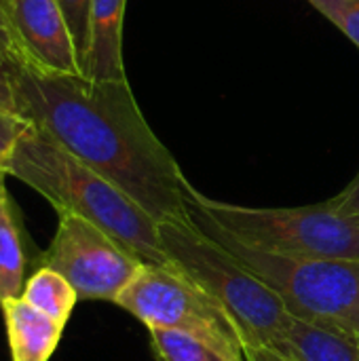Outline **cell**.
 Returning a JSON list of instances; mask_svg holds the SVG:
<instances>
[{"label":"cell","instance_id":"6da1fadb","mask_svg":"<svg viewBox=\"0 0 359 361\" xmlns=\"http://www.w3.org/2000/svg\"><path fill=\"white\" fill-rule=\"evenodd\" d=\"M19 116L110 180L150 218L190 220L188 180L154 135L129 80H95L13 66Z\"/></svg>","mask_w":359,"mask_h":361},{"label":"cell","instance_id":"7a4b0ae2","mask_svg":"<svg viewBox=\"0 0 359 361\" xmlns=\"http://www.w3.org/2000/svg\"><path fill=\"white\" fill-rule=\"evenodd\" d=\"M6 176L44 197L57 214L68 212L95 224L142 264H169L159 222L110 180L80 163L47 131L30 125L15 144Z\"/></svg>","mask_w":359,"mask_h":361},{"label":"cell","instance_id":"3957f363","mask_svg":"<svg viewBox=\"0 0 359 361\" xmlns=\"http://www.w3.org/2000/svg\"><path fill=\"white\" fill-rule=\"evenodd\" d=\"M167 260L209 294L239 326L245 347L275 349L292 313L281 296L190 220L159 224Z\"/></svg>","mask_w":359,"mask_h":361},{"label":"cell","instance_id":"277c9868","mask_svg":"<svg viewBox=\"0 0 359 361\" xmlns=\"http://www.w3.org/2000/svg\"><path fill=\"white\" fill-rule=\"evenodd\" d=\"M188 209L226 237L271 254L359 260V222L330 201L303 207H248L216 201L188 184Z\"/></svg>","mask_w":359,"mask_h":361},{"label":"cell","instance_id":"5b68a950","mask_svg":"<svg viewBox=\"0 0 359 361\" xmlns=\"http://www.w3.org/2000/svg\"><path fill=\"white\" fill-rule=\"evenodd\" d=\"M193 222L271 286L294 317L330 324L359 336V260L298 258L248 247L190 214Z\"/></svg>","mask_w":359,"mask_h":361},{"label":"cell","instance_id":"8992f818","mask_svg":"<svg viewBox=\"0 0 359 361\" xmlns=\"http://www.w3.org/2000/svg\"><path fill=\"white\" fill-rule=\"evenodd\" d=\"M114 305L146 328L178 330L203 341L231 361H248V347L235 319L171 262L142 264Z\"/></svg>","mask_w":359,"mask_h":361},{"label":"cell","instance_id":"52a82bcc","mask_svg":"<svg viewBox=\"0 0 359 361\" xmlns=\"http://www.w3.org/2000/svg\"><path fill=\"white\" fill-rule=\"evenodd\" d=\"M42 267L66 277L78 300L114 302L142 262L116 239L80 216L61 212Z\"/></svg>","mask_w":359,"mask_h":361},{"label":"cell","instance_id":"ba28073f","mask_svg":"<svg viewBox=\"0 0 359 361\" xmlns=\"http://www.w3.org/2000/svg\"><path fill=\"white\" fill-rule=\"evenodd\" d=\"M6 6L28 66L57 74H83L57 0H6Z\"/></svg>","mask_w":359,"mask_h":361},{"label":"cell","instance_id":"9c48e42d","mask_svg":"<svg viewBox=\"0 0 359 361\" xmlns=\"http://www.w3.org/2000/svg\"><path fill=\"white\" fill-rule=\"evenodd\" d=\"M127 0H91L89 51L83 74L95 80H127L123 23Z\"/></svg>","mask_w":359,"mask_h":361},{"label":"cell","instance_id":"30bf717a","mask_svg":"<svg viewBox=\"0 0 359 361\" xmlns=\"http://www.w3.org/2000/svg\"><path fill=\"white\" fill-rule=\"evenodd\" d=\"M11 361H49L55 353L63 326L32 307L23 296L0 302Z\"/></svg>","mask_w":359,"mask_h":361},{"label":"cell","instance_id":"8fae6325","mask_svg":"<svg viewBox=\"0 0 359 361\" xmlns=\"http://www.w3.org/2000/svg\"><path fill=\"white\" fill-rule=\"evenodd\" d=\"M275 351L294 361H359V336L292 315Z\"/></svg>","mask_w":359,"mask_h":361},{"label":"cell","instance_id":"7c38bea8","mask_svg":"<svg viewBox=\"0 0 359 361\" xmlns=\"http://www.w3.org/2000/svg\"><path fill=\"white\" fill-rule=\"evenodd\" d=\"M25 252L13 201L0 214V302L23 296Z\"/></svg>","mask_w":359,"mask_h":361},{"label":"cell","instance_id":"4fadbf2b","mask_svg":"<svg viewBox=\"0 0 359 361\" xmlns=\"http://www.w3.org/2000/svg\"><path fill=\"white\" fill-rule=\"evenodd\" d=\"M23 298L32 307H36L38 311H42L44 315L61 324L63 328L78 302V294L72 288V283L49 267H40L25 281Z\"/></svg>","mask_w":359,"mask_h":361},{"label":"cell","instance_id":"5bb4252c","mask_svg":"<svg viewBox=\"0 0 359 361\" xmlns=\"http://www.w3.org/2000/svg\"><path fill=\"white\" fill-rule=\"evenodd\" d=\"M157 361H231L203 341L178 330L148 328Z\"/></svg>","mask_w":359,"mask_h":361},{"label":"cell","instance_id":"9a60e30c","mask_svg":"<svg viewBox=\"0 0 359 361\" xmlns=\"http://www.w3.org/2000/svg\"><path fill=\"white\" fill-rule=\"evenodd\" d=\"M57 2L66 15L80 68L85 70L87 51H89V32H91V0H57Z\"/></svg>","mask_w":359,"mask_h":361},{"label":"cell","instance_id":"2e32d148","mask_svg":"<svg viewBox=\"0 0 359 361\" xmlns=\"http://www.w3.org/2000/svg\"><path fill=\"white\" fill-rule=\"evenodd\" d=\"M359 49V0H309Z\"/></svg>","mask_w":359,"mask_h":361},{"label":"cell","instance_id":"e0dca14e","mask_svg":"<svg viewBox=\"0 0 359 361\" xmlns=\"http://www.w3.org/2000/svg\"><path fill=\"white\" fill-rule=\"evenodd\" d=\"M28 127L30 123L25 118L0 110V171H6V161Z\"/></svg>","mask_w":359,"mask_h":361},{"label":"cell","instance_id":"ac0fdd59","mask_svg":"<svg viewBox=\"0 0 359 361\" xmlns=\"http://www.w3.org/2000/svg\"><path fill=\"white\" fill-rule=\"evenodd\" d=\"M0 51L15 63H25L21 44L17 40V34L13 30L11 23V15H8V6L6 0H0Z\"/></svg>","mask_w":359,"mask_h":361},{"label":"cell","instance_id":"d6986e66","mask_svg":"<svg viewBox=\"0 0 359 361\" xmlns=\"http://www.w3.org/2000/svg\"><path fill=\"white\" fill-rule=\"evenodd\" d=\"M13 66H15V61H11L0 51V110L19 116L17 99H15V87H13Z\"/></svg>","mask_w":359,"mask_h":361},{"label":"cell","instance_id":"ffe728a7","mask_svg":"<svg viewBox=\"0 0 359 361\" xmlns=\"http://www.w3.org/2000/svg\"><path fill=\"white\" fill-rule=\"evenodd\" d=\"M330 203L347 218L359 222V173L355 176V180L334 199H330Z\"/></svg>","mask_w":359,"mask_h":361},{"label":"cell","instance_id":"44dd1931","mask_svg":"<svg viewBox=\"0 0 359 361\" xmlns=\"http://www.w3.org/2000/svg\"><path fill=\"white\" fill-rule=\"evenodd\" d=\"M248 361H294L286 355H281L275 349L269 347H256V349H248Z\"/></svg>","mask_w":359,"mask_h":361},{"label":"cell","instance_id":"7402d4cb","mask_svg":"<svg viewBox=\"0 0 359 361\" xmlns=\"http://www.w3.org/2000/svg\"><path fill=\"white\" fill-rule=\"evenodd\" d=\"M4 178H6V171H0V214H2V209L6 207V203L11 201V199H8V195H6Z\"/></svg>","mask_w":359,"mask_h":361}]
</instances>
